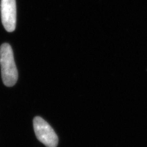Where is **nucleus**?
I'll list each match as a JSON object with an SVG mask.
<instances>
[{
    "mask_svg": "<svg viewBox=\"0 0 147 147\" xmlns=\"http://www.w3.org/2000/svg\"><path fill=\"white\" fill-rule=\"evenodd\" d=\"M0 65L3 84L9 87L16 85L18 71L12 47L7 43L3 44L0 47Z\"/></svg>",
    "mask_w": 147,
    "mask_h": 147,
    "instance_id": "obj_1",
    "label": "nucleus"
},
{
    "mask_svg": "<svg viewBox=\"0 0 147 147\" xmlns=\"http://www.w3.org/2000/svg\"><path fill=\"white\" fill-rule=\"evenodd\" d=\"M1 14L2 24L5 30L8 32L14 31L17 19L16 0H1Z\"/></svg>",
    "mask_w": 147,
    "mask_h": 147,
    "instance_id": "obj_3",
    "label": "nucleus"
},
{
    "mask_svg": "<svg viewBox=\"0 0 147 147\" xmlns=\"http://www.w3.org/2000/svg\"><path fill=\"white\" fill-rule=\"evenodd\" d=\"M33 127L35 134L40 142L47 147H57L58 138L49 124L40 117L33 119Z\"/></svg>",
    "mask_w": 147,
    "mask_h": 147,
    "instance_id": "obj_2",
    "label": "nucleus"
}]
</instances>
